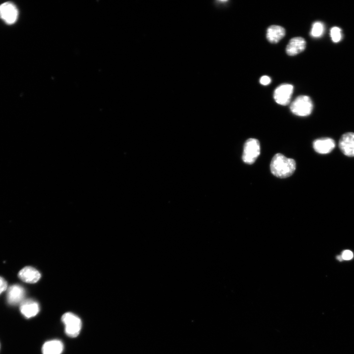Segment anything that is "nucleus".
<instances>
[{
    "instance_id": "obj_1",
    "label": "nucleus",
    "mask_w": 354,
    "mask_h": 354,
    "mask_svg": "<svg viewBox=\"0 0 354 354\" xmlns=\"http://www.w3.org/2000/svg\"><path fill=\"white\" fill-rule=\"evenodd\" d=\"M272 174L279 178H286L291 176L296 169L295 161L281 153L276 154L272 158L270 165Z\"/></svg>"
},
{
    "instance_id": "obj_2",
    "label": "nucleus",
    "mask_w": 354,
    "mask_h": 354,
    "mask_svg": "<svg viewBox=\"0 0 354 354\" xmlns=\"http://www.w3.org/2000/svg\"><path fill=\"white\" fill-rule=\"evenodd\" d=\"M313 108L311 98L306 95L297 97L291 103L290 110L295 115L301 117L309 115Z\"/></svg>"
},
{
    "instance_id": "obj_3",
    "label": "nucleus",
    "mask_w": 354,
    "mask_h": 354,
    "mask_svg": "<svg viewBox=\"0 0 354 354\" xmlns=\"http://www.w3.org/2000/svg\"><path fill=\"white\" fill-rule=\"evenodd\" d=\"M64 325L66 334L70 337H76L82 328V321L78 316L71 312L64 313L61 317Z\"/></svg>"
},
{
    "instance_id": "obj_4",
    "label": "nucleus",
    "mask_w": 354,
    "mask_h": 354,
    "mask_svg": "<svg viewBox=\"0 0 354 354\" xmlns=\"http://www.w3.org/2000/svg\"><path fill=\"white\" fill-rule=\"evenodd\" d=\"M260 154V145L258 140L250 138L245 143L242 156L243 161L247 164H252Z\"/></svg>"
},
{
    "instance_id": "obj_5",
    "label": "nucleus",
    "mask_w": 354,
    "mask_h": 354,
    "mask_svg": "<svg viewBox=\"0 0 354 354\" xmlns=\"http://www.w3.org/2000/svg\"><path fill=\"white\" fill-rule=\"evenodd\" d=\"M294 87L292 85L284 84L278 86L274 90L273 98L276 102L286 106L290 102Z\"/></svg>"
},
{
    "instance_id": "obj_6",
    "label": "nucleus",
    "mask_w": 354,
    "mask_h": 354,
    "mask_svg": "<svg viewBox=\"0 0 354 354\" xmlns=\"http://www.w3.org/2000/svg\"><path fill=\"white\" fill-rule=\"evenodd\" d=\"M18 17V10L12 2H5L0 5V18L7 24L16 22Z\"/></svg>"
},
{
    "instance_id": "obj_7",
    "label": "nucleus",
    "mask_w": 354,
    "mask_h": 354,
    "mask_svg": "<svg viewBox=\"0 0 354 354\" xmlns=\"http://www.w3.org/2000/svg\"><path fill=\"white\" fill-rule=\"evenodd\" d=\"M25 295L24 289L20 285L16 284L10 286L7 292V300L12 305L18 304L24 300Z\"/></svg>"
},
{
    "instance_id": "obj_8",
    "label": "nucleus",
    "mask_w": 354,
    "mask_h": 354,
    "mask_svg": "<svg viewBox=\"0 0 354 354\" xmlns=\"http://www.w3.org/2000/svg\"><path fill=\"white\" fill-rule=\"evenodd\" d=\"M339 147L345 155L354 156V133L348 132L343 134L339 140Z\"/></svg>"
},
{
    "instance_id": "obj_9",
    "label": "nucleus",
    "mask_w": 354,
    "mask_h": 354,
    "mask_svg": "<svg viewBox=\"0 0 354 354\" xmlns=\"http://www.w3.org/2000/svg\"><path fill=\"white\" fill-rule=\"evenodd\" d=\"M314 150L320 154H326L331 152L335 147V141L329 138H323L316 140L313 144Z\"/></svg>"
},
{
    "instance_id": "obj_10",
    "label": "nucleus",
    "mask_w": 354,
    "mask_h": 354,
    "mask_svg": "<svg viewBox=\"0 0 354 354\" xmlns=\"http://www.w3.org/2000/svg\"><path fill=\"white\" fill-rule=\"evenodd\" d=\"M18 275L22 281L29 283L37 282L41 277L39 272L31 266L23 268L19 271Z\"/></svg>"
},
{
    "instance_id": "obj_11",
    "label": "nucleus",
    "mask_w": 354,
    "mask_h": 354,
    "mask_svg": "<svg viewBox=\"0 0 354 354\" xmlns=\"http://www.w3.org/2000/svg\"><path fill=\"white\" fill-rule=\"evenodd\" d=\"M21 313L27 318L35 316L39 311L38 303L32 299L23 300L20 304Z\"/></svg>"
},
{
    "instance_id": "obj_12",
    "label": "nucleus",
    "mask_w": 354,
    "mask_h": 354,
    "mask_svg": "<svg viewBox=\"0 0 354 354\" xmlns=\"http://www.w3.org/2000/svg\"><path fill=\"white\" fill-rule=\"evenodd\" d=\"M306 47V41L302 37L292 38L286 47V53L289 56H295L302 52Z\"/></svg>"
},
{
    "instance_id": "obj_13",
    "label": "nucleus",
    "mask_w": 354,
    "mask_h": 354,
    "mask_svg": "<svg viewBox=\"0 0 354 354\" xmlns=\"http://www.w3.org/2000/svg\"><path fill=\"white\" fill-rule=\"evenodd\" d=\"M63 350V343L57 339L46 342L42 348V354H61Z\"/></svg>"
},
{
    "instance_id": "obj_14",
    "label": "nucleus",
    "mask_w": 354,
    "mask_h": 354,
    "mask_svg": "<svg viewBox=\"0 0 354 354\" xmlns=\"http://www.w3.org/2000/svg\"><path fill=\"white\" fill-rule=\"evenodd\" d=\"M285 35V30L284 28L277 25L270 26L266 31L267 39L272 43H277Z\"/></svg>"
},
{
    "instance_id": "obj_15",
    "label": "nucleus",
    "mask_w": 354,
    "mask_h": 354,
    "mask_svg": "<svg viewBox=\"0 0 354 354\" xmlns=\"http://www.w3.org/2000/svg\"><path fill=\"white\" fill-rule=\"evenodd\" d=\"M324 31V26L321 22H316L313 23L310 32L311 36L318 38L322 36Z\"/></svg>"
},
{
    "instance_id": "obj_16",
    "label": "nucleus",
    "mask_w": 354,
    "mask_h": 354,
    "mask_svg": "<svg viewBox=\"0 0 354 354\" xmlns=\"http://www.w3.org/2000/svg\"><path fill=\"white\" fill-rule=\"evenodd\" d=\"M330 35L333 42H339L342 37L341 30L337 27H332L330 30Z\"/></svg>"
},
{
    "instance_id": "obj_17",
    "label": "nucleus",
    "mask_w": 354,
    "mask_h": 354,
    "mask_svg": "<svg viewBox=\"0 0 354 354\" xmlns=\"http://www.w3.org/2000/svg\"><path fill=\"white\" fill-rule=\"evenodd\" d=\"M7 288V284L5 279L0 276V294L5 291Z\"/></svg>"
},
{
    "instance_id": "obj_18",
    "label": "nucleus",
    "mask_w": 354,
    "mask_h": 354,
    "mask_svg": "<svg viewBox=\"0 0 354 354\" xmlns=\"http://www.w3.org/2000/svg\"><path fill=\"white\" fill-rule=\"evenodd\" d=\"M342 256L343 260H349L353 257V254L352 252L350 250H345L342 253Z\"/></svg>"
},
{
    "instance_id": "obj_19",
    "label": "nucleus",
    "mask_w": 354,
    "mask_h": 354,
    "mask_svg": "<svg viewBox=\"0 0 354 354\" xmlns=\"http://www.w3.org/2000/svg\"><path fill=\"white\" fill-rule=\"evenodd\" d=\"M260 82L262 85L266 86L270 84L271 79L267 76H263L260 78Z\"/></svg>"
},
{
    "instance_id": "obj_20",
    "label": "nucleus",
    "mask_w": 354,
    "mask_h": 354,
    "mask_svg": "<svg viewBox=\"0 0 354 354\" xmlns=\"http://www.w3.org/2000/svg\"><path fill=\"white\" fill-rule=\"evenodd\" d=\"M337 259L340 261H342L343 260L342 255L337 256Z\"/></svg>"
}]
</instances>
